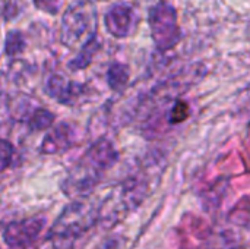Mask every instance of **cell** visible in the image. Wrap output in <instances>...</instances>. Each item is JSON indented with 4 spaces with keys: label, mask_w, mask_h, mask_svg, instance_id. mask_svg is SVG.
<instances>
[{
    "label": "cell",
    "mask_w": 250,
    "mask_h": 249,
    "mask_svg": "<svg viewBox=\"0 0 250 249\" xmlns=\"http://www.w3.org/2000/svg\"><path fill=\"white\" fill-rule=\"evenodd\" d=\"M83 87L78 82L64 79L60 75L51 76L45 84V92L62 104H75V101L82 95Z\"/></svg>",
    "instance_id": "ba28073f"
},
{
    "label": "cell",
    "mask_w": 250,
    "mask_h": 249,
    "mask_svg": "<svg viewBox=\"0 0 250 249\" xmlns=\"http://www.w3.org/2000/svg\"><path fill=\"white\" fill-rule=\"evenodd\" d=\"M92 208L81 201L67 205L54 222L48 238L54 242H72L83 235L97 220Z\"/></svg>",
    "instance_id": "3957f363"
},
{
    "label": "cell",
    "mask_w": 250,
    "mask_h": 249,
    "mask_svg": "<svg viewBox=\"0 0 250 249\" xmlns=\"http://www.w3.org/2000/svg\"><path fill=\"white\" fill-rule=\"evenodd\" d=\"M189 106L185 101H177L174 104V107L171 109V114H170V122L171 123H180L183 120H186L189 117Z\"/></svg>",
    "instance_id": "5bb4252c"
},
{
    "label": "cell",
    "mask_w": 250,
    "mask_h": 249,
    "mask_svg": "<svg viewBox=\"0 0 250 249\" xmlns=\"http://www.w3.org/2000/svg\"><path fill=\"white\" fill-rule=\"evenodd\" d=\"M35 6L44 12H48L51 15L57 13L62 4V0H34Z\"/></svg>",
    "instance_id": "9a60e30c"
},
{
    "label": "cell",
    "mask_w": 250,
    "mask_h": 249,
    "mask_svg": "<svg viewBox=\"0 0 250 249\" xmlns=\"http://www.w3.org/2000/svg\"><path fill=\"white\" fill-rule=\"evenodd\" d=\"M13 156H15L13 145L6 139H0V173H3L10 167Z\"/></svg>",
    "instance_id": "4fadbf2b"
},
{
    "label": "cell",
    "mask_w": 250,
    "mask_h": 249,
    "mask_svg": "<svg viewBox=\"0 0 250 249\" xmlns=\"http://www.w3.org/2000/svg\"><path fill=\"white\" fill-rule=\"evenodd\" d=\"M54 114L50 110L45 109H37L34 114L28 119V126L31 131H45L54 123Z\"/></svg>",
    "instance_id": "8fae6325"
},
{
    "label": "cell",
    "mask_w": 250,
    "mask_h": 249,
    "mask_svg": "<svg viewBox=\"0 0 250 249\" xmlns=\"http://www.w3.org/2000/svg\"><path fill=\"white\" fill-rule=\"evenodd\" d=\"M98 48H100V44H98V41L95 40V37L91 38L89 41H86V43L82 45V48H81V51L78 53V56L69 63V68L73 69V70L85 69V68L89 66V63L92 62V59H94V56L97 54Z\"/></svg>",
    "instance_id": "9c48e42d"
},
{
    "label": "cell",
    "mask_w": 250,
    "mask_h": 249,
    "mask_svg": "<svg viewBox=\"0 0 250 249\" xmlns=\"http://www.w3.org/2000/svg\"><path fill=\"white\" fill-rule=\"evenodd\" d=\"M149 26L154 43L161 51L174 47L180 41L177 13L171 4L158 3L149 12Z\"/></svg>",
    "instance_id": "277c9868"
},
{
    "label": "cell",
    "mask_w": 250,
    "mask_h": 249,
    "mask_svg": "<svg viewBox=\"0 0 250 249\" xmlns=\"http://www.w3.org/2000/svg\"><path fill=\"white\" fill-rule=\"evenodd\" d=\"M97 34V9L91 0H76L64 12L60 26V41L73 48L85 44Z\"/></svg>",
    "instance_id": "7a4b0ae2"
},
{
    "label": "cell",
    "mask_w": 250,
    "mask_h": 249,
    "mask_svg": "<svg viewBox=\"0 0 250 249\" xmlns=\"http://www.w3.org/2000/svg\"><path fill=\"white\" fill-rule=\"evenodd\" d=\"M107 82L111 90L122 91L129 82V69L126 65L113 63L107 72Z\"/></svg>",
    "instance_id": "30bf717a"
},
{
    "label": "cell",
    "mask_w": 250,
    "mask_h": 249,
    "mask_svg": "<svg viewBox=\"0 0 250 249\" xmlns=\"http://www.w3.org/2000/svg\"><path fill=\"white\" fill-rule=\"evenodd\" d=\"M4 48L6 53L9 56H16L19 53H22V50L25 48V38L19 31H13L7 35L6 43H4Z\"/></svg>",
    "instance_id": "7c38bea8"
},
{
    "label": "cell",
    "mask_w": 250,
    "mask_h": 249,
    "mask_svg": "<svg viewBox=\"0 0 250 249\" xmlns=\"http://www.w3.org/2000/svg\"><path fill=\"white\" fill-rule=\"evenodd\" d=\"M44 226H45V219L42 216L12 222L3 230V241L9 248H28L34 242H37V239L42 233Z\"/></svg>",
    "instance_id": "5b68a950"
},
{
    "label": "cell",
    "mask_w": 250,
    "mask_h": 249,
    "mask_svg": "<svg viewBox=\"0 0 250 249\" xmlns=\"http://www.w3.org/2000/svg\"><path fill=\"white\" fill-rule=\"evenodd\" d=\"M105 26L116 38H126L133 29V9L127 4H114L105 15Z\"/></svg>",
    "instance_id": "8992f818"
},
{
    "label": "cell",
    "mask_w": 250,
    "mask_h": 249,
    "mask_svg": "<svg viewBox=\"0 0 250 249\" xmlns=\"http://www.w3.org/2000/svg\"><path fill=\"white\" fill-rule=\"evenodd\" d=\"M117 161V151L113 144L101 139L95 142L81 160L70 169L62 189L67 197H85L101 181L103 175Z\"/></svg>",
    "instance_id": "6da1fadb"
},
{
    "label": "cell",
    "mask_w": 250,
    "mask_h": 249,
    "mask_svg": "<svg viewBox=\"0 0 250 249\" xmlns=\"http://www.w3.org/2000/svg\"><path fill=\"white\" fill-rule=\"evenodd\" d=\"M76 142L75 129L69 123H60L47 134L41 144V153L44 154H60L72 148Z\"/></svg>",
    "instance_id": "52a82bcc"
}]
</instances>
